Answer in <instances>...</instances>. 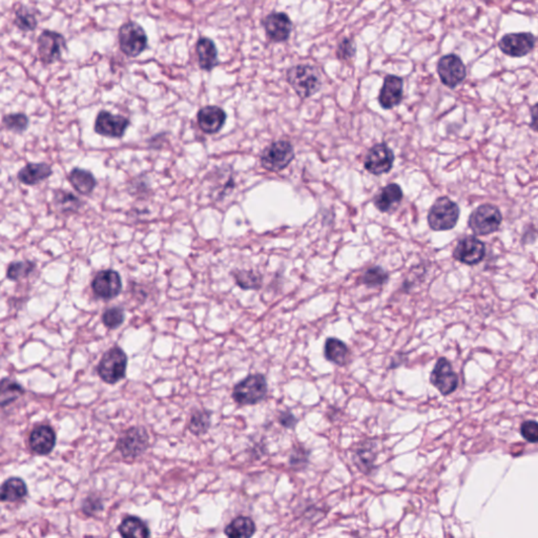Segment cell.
I'll return each instance as SVG.
<instances>
[{"label":"cell","instance_id":"obj_2","mask_svg":"<svg viewBox=\"0 0 538 538\" xmlns=\"http://www.w3.org/2000/svg\"><path fill=\"white\" fill-rule=\"evenodd\" d=\"M268 394V381L263 375H251L239 382L232 390V399L240 406L263 402Z\"/></svg>","mask_w":538,"mask_h":538},{"label":"cell","instance_id":"obj_40","mask_svg":"<svg viewBox=\"0 0 538 538\" xmlns=\"http://www.w3.org/2000/svg\"><path fill=\"white\" fill-rule=\"evenodd\" d=\"M520 433L526 441L538 443V423L535 420H527L520 426Z\"/></svg>","mask_w":538,"mask_h":538},{"label":"cell","instance_id":"obj_17","mask_svg":"<svg viewBox=\"0 0 538 538\" xmlns=\"http://www.w3.org/2000/svg\"><path fill=\"white\" fill-rule=\"evenodd\" d=\"M263 25L266 35L271 42H283L289 38L292 20L285 13H271L264 19Z\"/></svg>","mask_w":538,"mask_h":538},{"label":"cell","instance_id":"obj_25","mask_svg":"<svg viewBox=\"0 0 538 538\" xmlns=\"http://www.w3.org/2000/svg\"><path fill=\"white\" fill-rule=\"evenodd\" d=\"M68 182L73 189L83 196H89L97 185L95 176L89 170L80 168H74L68 175Z\"/></svg>","mask_w":538,"mask_h":538},{"label":"cell","instance_id":"obj_32","mask_svg":"<svg viewBox=\"0 0 538 538\" xmlns=\"http://www.w3.org/2000/svg\"><path fill=\"white\" fill-rule=\"evenodd\" d=\"M14 25L20 31L32 32L37 27V17L32 8L20 6L15 8Z\"/></svg>","mask_w":538,"mask_h":538},{"label":"cell","instance_id":"obj_26","mask_svg":"<svg viewBox=\"0 0 538 538\" xmlns=\"http://www.w3.org/2000/svg\"><path fill=\"white\" fill-rule=\"evenodd\" d=\"M123 538H151L149 527L137 516H127L118 528Z\"/></svg>","mask_w":538,"mask_h":538},{"label":"cell","instance_id":"obj_37","mask_svg":"<svg viewBox=\"0 0 538 538\" xmlns=\"http://www.w3.org/2000/svg\"><path fill=\"white\" fill-rule=\"evenodd\" d=\"M35 268V263L31 261L12 262L6 269V277L11 281H19L27 277Z\"/></svg>","mask_w":538,"mask_h":538},{"label":"cell","instance_id":"obj_22","mask_svg":"<svg viewBox=\"0 0 538 538\" xmlns=\"http://www.w3.org/2000/svg\"><path fill=\"white\" fill-rule=\"evenodd\" d=\"M402 200V189L394 183L383 187L375 196L373 203L381 213H392L398 208Z\"/></svg>","mask_w":538,"mask_h":538},{"label":"cell","instance_id":"obj_43","mask_svg":"<svg viewBox=\"0 0 538 538\" xmlns=\"http://www.w3.org/2000/svg\"><path fill=\"white\" fill-rule=\"evenodd\" d=\"M530 114L531 123L529 127H530L531 130H533V131L537 132L538 133V102L531 108Z\"/></svg>","mask_w":538,"mask_h":538},{"label":"cell","instance_id":"obj_16","mask_svg":"<svg viewBox=\"0 0 538 538\" xmlns=\"http://www.w3.org/2000/svg\"><path fill=\"white\" fill-rule=\"evenodd\" d=\"M486 249L482 241L475 237H465L458 241L453 251L454 259L467 265H475L484 259Z\"/></svg>","mask_w":538,"mask_h":538},{"label":"cell","instance_id":"obj_8","mask_svg":"<svg viewBox=\"0 0 538 538\" xmlns=\"http://www.w3.org/2000/svg\"><path fill=\"white\" fill-rule=\"evenodd\" d=\"M38 55L44 65H52L61 61L67 48L65 36L58 32L44 30L37 39Z\"/></svg>","mask_w":538,"mask_h":538},{"label":"cell","instance_id":"obj_44","mask_svg":"<svg viewBox=\"0 0 538 538\" xmlns=\"http://www.w3.org/2000/svg\"><path fill=\"white\" fill-rule=\"evenodd\" d=\"M404 358L403 354H399V356H394V358H392V363L390 364V368L394 369L396 368V367H400V365H402L403 362H401V360Z\"/></svg>","mask_w":538,"mask_h":538},{"label":"cell","instance_id":"obj_20","mask_svg":"<svg viewBox=\"0 0 538 538\" xmlns=\"http://www.w3.org/2000/svg\"><path fill=\"white\" fill-rule=\"evenodd\" d=\"M403 79L394 75H388L380 91L379 101L382 108L390 110L399 106L403 99Z\"/></svg>","mask_w":538,"mask_h":538},{"label":"cell","instance_id":"obj_23","mask_svg":"<svg viewBox=\"0 0 538 538\" xmlns=\"http://www.w3.org/2000/svg\"><path fill=\"white\" fill-rule=\"evenodd\" d=\"M196 54L198 56L199 68L211 72L219 65L218 50L215 42L208 37H200L196 44Z\"/></svg>","mask_w":538,"mask_h":538},{"label":"cell","instance_id":"obj_21","mask_svg":"<svg viewBox=\"0 0 538 538\" xmlns=\"http://www.w3.org/2000/svg\"><path fill=\"white\" fill-rule=\"evenodd\" d=\"M52 175L53 168L50 164L44 163V162L42 163H27L19 170L18 174H17V179L23 184L34 187V185L44 182Z\"/></svg>","mask_w":538,"mask_h":538},{"label":"cell","instance_id":"obj_6","mask_svg":"<svg viewBox=\"0 0 538 538\" xmlns=\"http://www.w3.org/2000/svg\"><path fill=\"white\" fill-rule=\"evenodd\" d=\"M503 215L499 207L493 204H482L476 207L469 217L468 225L477 236H487L499 230Z\"/></svg>","mask_w":538,"mask_h":538},{"label":"cell","instance_id":"obj_41","mask_svg":"<svg viewBox=\"0 0 538 538\" xmlns=\"http://www.w3.org/2000/svg\"><path fill=\"white\" fill-rule=\"evenodd\" d=\"M308 452L302 447H298L292 451V456H290L289 464L292 467L296 468H301V467H305L308 464Z\"/></svg>","mask_w":538,"mask_h":538},{"label":"cell","instance_id":"obj_15","mask_svg":"<svg viewBox=\"0 0 538 538\" xmlns=\"http://www.w3.org/2000/svg\"><path fill=\"white\" fill-rule=\"evenodd\" d=\"M430 382L443 396L453 394L458 386V377L449 361L441 358L431 373Z\"/></svg>","mask_w":538,"mask_h":538},{"label":"cell","instance_id":"obj_34","mask_svg":"<svg viewBox=\"0 0 538 538\" xmlns=\"http://www.w3.org/2000/svg\"><path fill=\"white\" fill-rule=\"evenodd\" d=\"M211 412L205 409L196 410L189 420V431L198 437L206 433L211 427Z\"/></svg>","mask_w":538,"mask_h":538},{"label":"cell","instance_id":"obj_30","mask_svg":"<svg viewBox=\"0 0 538 538\" xmlns=\"http://www.w3.org/2000/svg\"><path fill=\"white\" fill-rule=\"evenodd\" d=\"M375 458H377V453H375V445L373 443H368V442L358 446L354 456L356 467L363 473H369L373 470Z\"/></svg>","mask_w":538,"mask_h":538},{"label":"cell","instance_id":"obj_7","mask_svg":"<svg viewBox=\"0 0 538 538\" xmlns=\"http://www.w3.org/2000/svg\"><path fill=\"white\" fill-rule=\"evenodd\" d=\"M294 157V146L289 141H275L264 149L261 164L266 170L277 173L289 165Z\"/></svg>","mask_w":538,"mask_h":538},{"label":"cell","instance_id":"obj_33","mask_svg":"<svg viewBox=\"0 0 538 538\" xmlns=\"http://www.w3.org/2000/svg\"><path fill=\"white\" fill-rule=\"evenodd\" d=\"M0 402L1 408L6 407L10 404L14 403L18 400L21 396L25 394V389L20 384L16 382L11 381L8 379H4L1 381V390H0Z\"/></svg>","mask_w":538,"mask_h":538},{"label":"cell","instance_id":"obj_29","mask_svg":"<svg viewBox=\"0 0 538 538\" xmlns=\"http://www.w3.org/2000/svg\"><path fill=\"white\" fill-rule=\"evenodd\" d=\"M55 206L63 213H75L82 207L83 203L70 192L56 189L53 196Z\"/></svg>","mask_w":538,"mask_h":538},{"label":"cell","instance_id":"obj_19","mask_svg":"<svg viewBox=\"0 0 538 538\" xmlns=\"http://www.w3.org/2000/svg\"><path fill=\"white\" fill-rule=\"evenodd\" d=\"M30 447L38 456H48L56 445V433L52 427L40 425L30 435Z\"/></svg>","mask_w":538,"mask_h":538},{"label":"cell","instance_id":"obj_18","mask_svg":"<svg viewBox=\"0 0 538 538\" xmlns=\"http://www.w3.org/2000/svg\"><path fill=\"white\" fill-rule=\"evenodd\" d=\"M226 113L219 106H207L200 108L197 123L205 134H213L221 131L226 123Z\"/></svg>","mask_w":538,"mask_h":538},{"label":"cell","instance_id":"obj_27","mask_svg":"<svg viewBox=\"0 0 538 538\" xmlns=\"http://www.w3.org/2000/svg\"><path fill=\"white\" fill-rule=\"evenodd\" d=\"M256 530L255 522L251 518L239 516L226 527L224 533L228 538H251Z\"/></svg>","mask_w":538,"mask_h":538},{"label":"cell","instance_id":"obj_11","mask_svg":"<svg viewBox=\"0 0 538 538\" xmlns=\"http://www.w3.org/2000/svg\"><path fill=\"white\" fill-rule=\"evenodd\" d=\"M437 74L444 85L456 89L466 79L467 68L458 55L448 54L439 59Z\"/></svg>","mask_w":538,"mask_h":538},{"label":"cell","instance_id":"obj_4","mask_svg":"<svg viewBox=\"0 0 538 538\" xmlns=\"http://www.w3.org/2000/svg\"><path fill=\"white\" fill-rule=\"evenodd\" d=\"M460 207L448 197H441L431 206L428 224L435 232H445L456 227L460 218Z\"/></svg>","mask_w":538,"mask_h":538},{"label":"cell","instance_id":"obj_24","mask_svg":"<svg viewBox=\"0 0 538 538\" xmlns=\"http://www.w3.org/2000/svg\"><path fill=\"white\" fill-rule=\"evenodd\" d=\"M324 356L326 360L337 366H347L351 362V351L349 347L337 337H328L324 346Z\"/></svg>","mask_w":538,"mask_h":538},{"label":"cell","instance_id":"obj_3","mask_svg":"<svg viewBox=\"0 0 538 538\" xmlns=\"http://www.w3.org/2000/svg\"><path fill=\"white\" fill-rule=\"evenodd\" d=\"M127 367V354L116 346L104 354L98 364L97 373L104 383L114 385L125 379Z\"/></svg>","mask_w":538,"mask_h":538},{"label":"cell","instance_id":"obj_39","mask_svg":"<svg viewBox=\"0 0 538 538\" xmlns=\"http://www.w3.org/2000/svg\"><path fill=\"white\" fill-rule=\"evenodd\" d=\"M337 58L341 61H348L351 59L356 55V44H354V40L350 38H344L342 42H339V46H337Z\"/></svg>","mask_w":538,"mask_h":538},{"label":"cell","instance_id":"obj_28","mask_svg":"<svg viewBox=\"0 0 538 538\" xmlns=\"http://www.w3.org/2000/svg\"><path fill=\"white\" fill-rule=\"evenodd\" d=\"M27 494L25 482L21 478L12 477L4 482L1 487V501L15 503L25 499Z\"/></svg>","mask_w":538,"mask_h":538},{"label":"cell","instance_id":"obj_12","mask_svg":"<svg viewBox=\"0 0 538 538\" xmlns=\"http://www.w3.org/2000/svg\"><path fill=\"white\" fill-rule=\"evenodd\" d=\"M92 289L98 298L112 300L123 290L120 273L114 269L99 271L92 281Z\"/></svg>","mask_w":538,"mask_h":538},{"label":"cell","instance_id":"obj_1","mask_svg":"<svg viewBox=\"0 0 538 538\" xmlns=\"http://www.w3.org/2000/svg\"><path fill=\"white\" fill-rule=\"evenodd\" d=\"M287 81L290 87L303 99L311 97L322 87V76L317 68L299 65L289 68Z\"/></svg>","mask_w":538,"mask_h":538},{"label":"cell","instance_id":"obj_10","mask_svg":"<svg viewBox=\"0 0 538 538\" xmlns=\"http://www.w3.org/2000/svg\"><path fill=\"white\" fill-rule=\"evenodd\" d=\"M537 44V37L529 32L509 33L501 38L499 48L503 54L513 58H522L532 52Z\"/></svg>","mask_w":538,"mask_h":538},{"label":"cell","instance_id":"obj_14","mask_svg":"<svg viewBox=\"0 0 538 538\" xmlns=\"http://www.w3.org/2000/svg\"><path fill=\"white\" fill-rule=\"evenodd\" d=\"M394 154L385 143H380L369 149L365 158L364 168L370 174L380 176L392 170Z\"/></svg>","mask_w":538,"mask_h":538},{"label":"cell","instance_id":"obj_5","mask_svg":"<svg viewBox=\"0 0 538 538\" xmlns=\"http://www.w3.org/2000/svg\"><path fill=\"white\" fill-rule=\"evenodd\" d=\"M118 42L121 52L134 58L144 52L149 39L144 29L139 23L127 21L119 27Z\"/></svg>","mask_w":538,"mask_h":538},{"label":"cell","instance_id":"obj_9","mask_svg":"<svg viewBox=\"0 0 538 538\" xmlns=\"http://www.w3.org/2000/svg\"><path fill=\"white\" fill-rule=\"evenodd\" d=\"M149 445V437L146 430L142 427H133L123 433L118 439V448L123 458L127 460H134L142 456Z\"/></svg>","mask_w":538,"mask_h":538},{"label":"cell","instance_id":"obj_42","mask_svg":"<svg viewBox=\"0 0 538 538\" xmlns=\"http://www.w3.org/2000/svg\"><path fill=\"white\" fill-rule=\"evenodd\" d=\"M277 420H279V423L282 426L285 427V428L287 429H294L296 428V424H298V418H296L292 412L288 411V410L280 412L279 416H277Z\"/></svg>","mask_w":538,"mask_h":538},{"label":"cell","instance_id":"obj_38","mask_svg":"<svg viewBox=\"0 0 538 538\" xmlns=\"http://www.w3.org/2000/svg\"><path fill=\"white\" fill-rule=\"evenodd\" d=\"M125 320V311L121 307L106 309L102 315V323L108 330H116L123 325Z\"/></svg>","mask_w":538,"mask_h":538},{"label":"cell","instance_id":"obj_36","mask_svg":"<svg viewBox=\"0 0 538 538\" xmlns=\"http://www.w3.org/2000/svg\"><path fill=\"white\" fill-rule=\"evenodd\" d=\"M29 117L23 113H14V114H8L2 119V125L8 131L14 132V133L21 134L27 131L29 127Z\"/></svg>","mask_w":538,"mask_h":538},{"label":"cell","instance_id":"obj_35","mask_svg":"<svg viewBox=\"0 0 538 538\" xmlns=\"http://www.w3.org/2000/svg\"><path fill=\"white\" fill-rule=\"evenodd\" d=\"M389 280V273L385 269L375 266L367 269L361 277V282L367 287H380L387 283Z\"/></svg>","mask_w":538,"mask_h":538},{"label":"cell","instance_id":"obj_31","mask_svg":"<svg viewBox=\"0 0 538 538\" xmlns=\"http://www.w3.org/2000/svg\"><path fill=\"white\" fill-rule=\"evenodd\" d=\"M232 275L234 277L237 285L244 290H258L262 287V284H263L262 275L257 271L234 270Z\"/></svg>","mask_w":538,"mask_h":538},{"label":"cell","instance_id":"obj_13","mask_svg":"<svg viewBox=\"0 0 538 538\" xmlns=\"http://www.w3.org/2000/svg\"><path fill=\"white\" fill-rule=\"evenodd\" d=\"M130 125L131 123L127 117L114 115L108 111H101L96 117L94 130L96 133L104 137L123 138Z\"/></svg>","mask_w":538,"mask_h":538}]
</instances>
